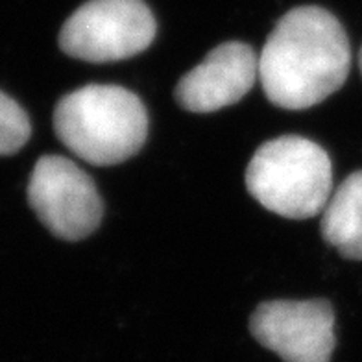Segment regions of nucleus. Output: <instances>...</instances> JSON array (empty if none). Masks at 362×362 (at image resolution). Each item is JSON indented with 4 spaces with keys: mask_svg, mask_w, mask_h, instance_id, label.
Returning a JSON list of instances; mask_svg holds the SVG:
<instances>
[{
    "mask_svg": "<svg viewBox=\"0 0 362 362\" xmlns=\"http://www.w3.org/2000/svg\"><path fill=\"white\" fill-rule=\"evenodd\" d=\"M250 331L283 362H331L334 313L325 300L261 303L250 320Z\"/></svg>",
    "mask_w": 362,
    "mask_h": 362,
    "instance_id": "6",
    "label": "nucleus"
},
{
    "mask_svg": "<svg viewBox=\"0 0 362 362\" xmlns=\"http://www.w3.org/2000/svg\"><path fill=\"white\" fill-rule=\"evenodd\" d=\"M158 24L144 0H89L65 21L59 47L89 63H113L144 52Z\"/></svg>",
    "mask_w": 362,
    "mask_h": 362,
    "instance_id": "4",
    "label": "nucleus"
},
{
    "mask_svg": "<svg viewBox=\"0 0 362 362\" xmlns=\"http://www.w3.org/2000/svg\"><path fill=\"white\" fill-rule=\"evenodd\" d=\"M351 67L348 34L333 13L301 6L285 13L259 56V80L283 110H309L346 83Z\"/></svg>",
    "mask_w": 362,
    "mask_h": 362,
    "instance_id": "1",
    "label": "nucleus"
},
{
    "mask_svg": "<svg viewBox=\"0 0 362 362\" xmlns=\"http://www.w3.org/2000/svg\"><path fill=\"white\" fill-rule=\"evenodd\" d=\"M32 124L26 111L0 90V156H13L28 143Z\"/></svg>",
    "mask_w": 362,
    "mask_h": 362,
    "instance_id": "9",
    "label": "nucleus"
},
{
    "mask_svg": "<svg viewBox=\"0 0 362 362\" xmlns=\"http://www.w3.org/2000/svg\"><path fill=\"white\" fill-rule=\"evenodd\" d=\"M333 168L320 144L298 135L272 139L246 168V189L268 211L292 220L316 216L331 198Z\"/></svg>",
    "mask_w": 362,
    "mask_h": 362,
    "instance_id": "3",
    "label": "nucleus"
},
{
    "mask_svg": "<svg viewBox=\"0 0 362 362\" xmlns=\"http://www.w3.org/2000/svg\"><path fill=\"white\" fill-rule=\"evenodd\" d=\"M54 132L80 159L110 167L134 158L146 143L148 113L132 90L93 83L57 102Z\"/></svg>",
    "mask_w": 362,
    "mask_h": 362,
    "instance_id": "2",
    "label": "nucleus"
},
{
    "mask_svg": "<svg viewBox=\"0 0 362 362\" xmlns=\"http://www.w3.org/2000/svg\"><path fill=\"white\" fill-rule=\"evenodd\" d=\"M28 202L45 228L62 240L89 237L104 215L93 180L76 163L62 156H43L35 163Z\"/></svg>",
    "mask_w": 362,
    "mask_h": 362,
    "instance_id": "5",
    "label": "nucleus"
},
{
    "mask_svg": "<svg viewBox=\"0 0 362 362\" xmlns=\"http://www.w3.org/2000/svg\"><path fill=\"white\" fill-rule=\"evenodd\" d=\"M358 59H361V71H362V50H361V56H358Z\"/></svg>",
    "mask_w": 362,
    "mask_h": 362,
    "instance_id": "10",
    "label": "nucleus"
},
{
    "mask_svg": "<svg viewBox=\"0 0 362 362\" xmlns=\"http://www.w3.org/2000/svg\"><path fill=\"white\" fill-rule=\"evenodd\" d=\"M322 235L346 259L362 261V170L342 181L324 207Z\"/></svg>",
    "mask_w": 362,
    "mask_h": 362,
    "instance_id": "8",
    "label": "nucleus"
},
{
    "mask_svg": "<svg viewBox=\"0 0 362 362\" xmlns=\"http://www.w3.org/2000/svg\"><path fill=\"white\" fill-rule=\"evenodd\" d=\"M259 78V57L246 43L229 41L213 48L200 65L181 78L177 104L192 113H213L237 104Z\"/></svg>",
    "mask_w": 362,
    "mask_h": 362,
    "instance_id": "7",
    "label": "nucleus"
}]
</instances>
